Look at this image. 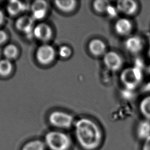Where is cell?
Listing matches in <instances>:
<instances>
[{
	"label": "cell",
	"mask_w": 150,
	"mask_h": 150,
	"mask_svg": "<svg viewBox=\"0 0 150 150\" xmlns=\"http://www.w3.org/2000/svg\"><path fill=\"white\" fill-rule=\"evenodd\" d=\"M74 134L77 142L83 150H95L101 144L103 133L92 120L83 118L74 123Z\"/></svg>",
	"instance_id": "obj_1"
},
{
	"label": "cell",
	"mask_w": 150,
	"mask_h": 150,
	"mask_svg": "<svg viewBox=\"0 0 150 150\" xmlns=\"http://www.w3.org/2000/svg\"><path fill=\"white\" fill-rule=\"evenodd\" d=\"M45 145L50 150H69L72 140L68 134L60 131H51L45 136Z\"/></svg>",
	"instance_id": "obj_2"
},
{
	"label": "cell",
	"mask_w": 150,
	"mask_h": 150,
	"mask_svg": "<svg viewBox=\"0 0 150 150\" xmlns=\"http://www.w3.org/2000/svg\"><path fill=\"white\" fill-rule=\"evenodd\" d=\"M120 79L125 89L133 91L140 85L144 79L142 70L136 66L124 69L120 75Z\"/></svg>",
	"instance_id": "obj_3"
},
{
	"label": "cell",
	"mask_w": 150,
	"mask_h": 150,
	"mask_svg": "<svg viewBox=\"0 0 150 150\" xmlns=\"http://www.w3.org/2000/svg\"><path fill=\"white\" fill-rule=\"evenodd\" d=\"M49 122L54 127L60 129H69L74 125L73 116L61 111L52 112L49 116Z\"/></svg>",
	"instance_id": "obj_4"
},
{
	"label": "cell",
	"mask_w": 150,
	"mask_h": 150,
	"mask_svg": "<svg viewBox=\"0 0 150 150\" xmlns=\"http://www.w3.org/2000/svg\"><path fill=\"white\" fill-rule=\"evenodd\" d=\"M145 41L138 35H131L125 42V47L128 52L132 55L139 54L144 50Z\"/></svg>",
	"instance_id": "obj_5"
},
{
	"label": "cell",
	"mask_w": 150,
	"mask_h": 150,
	"mask_svg": "<svg viewBox=\"0 0 150 150\" xmlns=\"http://www.w3.org/2000/svg\"><path fill=\"white\" fill-rule=\"evenodd\" d=\"M116 8L118 12L127 16H132L139 12L140 5L137 1L120 0L117 2Z\"/></svg>",
	"instance_id": "obj_6"
},
{
	"label": "cell",
	"mask_w": 150,
	"mask_h": 150,
	"mask_svg": "<svg viewBox=\"0 0 150 150\" xmlns=\"http://www.w3.org/2000/svg\"><path fill=\"white\" fill-rule=\"evenodd\" d=\"M54 49L49 45H43L39 47L36 52V57L39 63L42 65H48L54 59Z\"/></svg>",
	"instance_id": "obj_7"
},
{
	"label": "cell",
	"mask_w": 150,
	"mask_h": 150,
	"mask_svg": "<svg viewBox=\"0 0 150 150\" xmlns=\"http://www.w3.org/2000/svg\"><path fill=\"white\" fill-rule=\"evenodd\" d=\"M103 62L108 69L112 71H117L122 68L124 64L122 57L118 53L109 51L103 57Z\"/></svg>",
	"instance_id": "obj_8"
},
{
	"label": "cell",
	"mask_w": 150,
	"mask_h": 150,
	"mask_svg": "<svg viewBox=\"0 0 150 150\" xmlns=\"http://www.w3.org/2000/svg\"><path fill=\"white\" fill-rule=\"evenodd\" d=\"M114 28L118 35L128 37L131 35L134 29V24L130 18H122L116 22Z\"/></svg>",
	"instance_id": "obj_9"
},
{
	"label": "cell",
	"mask_w": 150,
	"mask_h": 150,
	"mask_svg": "<svg viewBox=\"0 0 150 150\" xmlns=\"http://www.w3.org/2000/svg\"><path fill=\"white\" fill-rule=\"evenodd\" d=\"M33 35L39 40L46 42L51 38L52 30L48 25L41 23L34 28Z\"/></svg>",
	"instance_id": "obj_10"
},
{
	"label": "cell",
	"mask_w": 150,
	"mask_h": 150,
	"mask_svg": "<svg viewBox=\"0 0 150 150\" xmlns=\"http://www.w3.org/2000/svg\"><path fill=\"white\" fill-rule=\"evenodd\" d=\"M33 18L28 16H23L18 18L16 23V28L27 35L33 34Z\"/></svg>",
	"instance_id": "obj_11"
},
{
	"label": "cell",
	"mask_w": 150,
	"mask_h": 150,
	"mask_svg": "<svg viewBox=\"0 0 150 150\" xmlns=\"http://www.w3.org/2000/svg\"><path fill=\"white\" fill-rule=\"evenodd\" d=\"M105 45L103 41L99 39L92 40L89 44V49L90 52L95 56H100L105 52Z\"/></svg>",
	"instance_id": "obj_12"
},
{
	"label": "cell",
	"mask_w": 150,
	"mask_h": 150,
	"mask_svg": "<svg viewBox=\"0 0 150 150\" xmlns=\"http://www.w3.org/2000/svg\"><path fill=\"white\" fill-rule=\"evenodd\" d=\"M137 135L139 138L144 140L150 137V120L144 119L138 124Z\"/></svg>",
	"instance_id": "obj_13"
},
{
	"label": "cell",
	"mask_w": 150,
	"mask_h": 150,
	"mask_svg": "<svg viewBox=\"0 0 150 150\" xmlns=\"http://www.w3.org/2000/svg\"><path fill=\"white\" fill-rule=\"evenodd\" d=\"M139 110L145 120H150V94L142 98L139 103Z\"/></svg>",
	"instance_id": "obj_14"
},
{
	"label": "cell",
	"mask_w": 150,
	"mask_h": 150,
	"mask_svg": "<svg viewBox=\"0 0 150 150\" xmlns=\"http://www.w3.org/2000/svg\"><path fill=\"white\" fill-rule=\"evenodd\" d=\"M54 3L59 10L66 13L72 11L76 6V2L74 0H57Z\"/></svg>",
	"instance_id": "obj_15"
},
{
	"label": "cell",
	"mask_w": 150,
	"mask_h": 150,
	"mask_svg": "<svg viewBox=\"0 0 150 150\" xmlns=\"http://www.w3.org/2000/svg\"><path fill=\"white\" fill-rule=\"evenodd\" d=\"M26 5L18 1H11L7 6V11L11 16H16L26 9Z\"/></svg>",
	"instance_id": "obj_16"
},
{
	"label": "cell",
	"mask_w": 150,
	"mask_h": 150,
	"mask_svg": "<svg viewBox=\"0 0 150 150\" xmlns=\"http://www.w3.org/2000/svg\"><path fill=\"white\" fill-rule=\"evenodd\" d=\"M46 148L44 142L35 139L27 142L23 146L22 150H45Z\"/></svg>",
	"instance_id": "obj_17"
},
{
	"label": "cell",
	"mask_w": 150,
	"mask_h": 150,
	"mask_svg": "<svg viewBox=\"0 0 150 150\" xmlns=\"http://www.w3.org/2000/svg\"><path fill=\"white\" fill-rule=\"evenodd\" d=\"M12 64L10 60L5 59L0 61V75H9L12 71Z\"/></svg>",
	"instance_id": "obj_18"
},
{
	"label": "cell",
	"mask_w": 150,
	"mask_h": 150,
	"mask_svg": "<svg viewBox=\"0 0 150 150\" xmlns=\"http://www.w3.org/2000/svg\"><path fill=\"white\" fill-rule=\"evenodd\" d=\"M18 53L17 47L14 45L9 44L5 47L4 49V55L6 59H11L16 57Z\"/></svg>",
	"instance_id": "obj_19"
},
{
	"label": "cell",
	"mask_w": 150,
	"mask_h": 150,
	"mask_svg": "<svg viewBox=\"0 0 150 150\" xmlns=\"http://www.w3.org/2000/svg\"><path fill=\"white\" fill-rule=\"evenodd\" d=\"M109 3L107 1L98 0L94 1L93 4L94 9L96 12L98 13H103L106 12L108 6H109Z\"/></svg>",
	"instance_id": "obj_20"
},
{
	"label": "cell",
	"mask_w": 150,
	"mask_h": 150,
	"mask_svg": "<svg viewBox=\"0 0 150 150\" xmlns=\"http://www.w3.org/2000/svg\"><path fill=\"white\" fill-rule=\"evenodd\" d=\"M47 2L43 0H38L33 3L31 5V10L33 12L39 10H47Z\"/></svg>",
	"instance_id": "obj_21"
},
{
	"label": "cell",
	"mask_w": 150,
	"mask_h": 150,
	"mask_svg": "<svg viewBox=\"0 0 150 150\" xmlns=\"http://www.w3.org/2000/svg\"><path fill=\"white\" fill-rule=\"evenodd\" d=\"M71 53H72L71 49L67 46H63L60 47V48L59 49V55L63 59L68 58L69 57H70Z\"/></svg>",
	"instance_id": "obj_22"
},
{
	"label": "cell",
	"mask_w": 150,
	"mask_h": 150,
	"mask_svg": "<svg viewBox=\"0 0 150 150\" xmlns=\"http://www.w3.org/2000/svg\"><path fill=\"white\" fill-rule=\"evenodd\" d=\"M46 13H47V10H46L36 11L33 12L32 18H33L34 20H40L45 18Z\"/></svg>",
	"instance_id": "obj_23"
},
{
	"label": "cell",
	"mask_w": 150,
	"mask_h": 150,
	"mask_svg": "<svg viewBox=\"0 0 150 150\" xmlns=\"http://www.w3.org/2000/svg\"><path fill=\"white\" fill-rule=\"evenodd\" d=\"M117 9L116 7H114V6H111L110 4L108 6L107 9L106 10V12L111 17H115L117 14Z\"/></svg>",
	"instance_id": "obj_24"
},
{
	"label": "cell",
	"mask_w": 150,
	"mask_h": 150,
	"mask_svg": "<svg viewBox=\"0 0 150 150\" xmlns=\"http://www.w3.org/2000/svg\"><path fill=\"white\" fill-rule=\"evenodd\" d=\"M7 38V35L4 31L0 30V44L5 42Z\"/></svg>",
	"instance_id": "obj_25"
},
{
	"label": "cell",
	"mask_w": 150,
	"mask_h": 150,
	"mask_svg": "<svg viewBox=\"0 0 150 150\" xmlns=\"http://www.w3.org/2000/svg\"><path fill=\"white\" fill-rule=\"evenodd\" d=\"M142 150H150V137L144 140Z\"/></svg>",
	"instance_id": "obj_26"
},
{
	"label": "cell",
	"mask_w": 150,
	"mask_h": 150,
	"mask_svg": "<svg viewBox=\"0 0 150 150\" xmlns=\"http://www.w3.org/2000/svg\"><path fill=\"white\" fill-rule=\"evenodd\" d=\"M4 20V14L3 13L2 11L0 10V24H2V22Z\"/></svg>",
	"instance_id": "obj_27"
},
{
	"label": "cell",
	"mask_w": 150,
	"mask_h": 150,
	"mask_svg": "<svg viewBox=\"0 0 150 150\" xmlns=\"http://www.w3.org/2000/svg\"><path fill=\"white\" fill-rule=\"evenodd\" d=\"M148 57L150 59V47L149 48L148 51Z\"/></svg>",
	"instance_id": "obj_28"
}]
</instances>
